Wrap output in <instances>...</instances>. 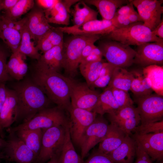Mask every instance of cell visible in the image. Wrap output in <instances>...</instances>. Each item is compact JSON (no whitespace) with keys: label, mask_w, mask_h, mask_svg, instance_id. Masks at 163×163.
Returning a JSON list of instances; mask_svg holds the SVG:
<instances>
[{"label":"cell","mask_w":163,"mask_h":163,"mask_svg":"<svg viewBox=\"0 0 163 163\" xmlns=\"http://www.w3.org/2000/svg\"><path fill=\"white\" fill-rule=\"evenodd\" d=\"M32 77L33 81L51 101L63 109L67 110L71 105L69 77L37 63Z\"/></svg>","instance_id":"6da1fadb"},{"label":"cell","mask_w":163,"mask_h":163,"mask_svg":"<svg viewBox=\"0 0 163 163\" xmlns=\"http://www.w3.org/2000/svg\"><path fill=\"white\" fill-rule=\"evenodd\" d=\"M13 90L18 101L16 121H28L40 111L49 107L51 101L33 80H26L19 83Z\"/></svg>","instance_id":"7a4b0ae2"},{"label":"cell","mask_w":163,"mask_h":163,"mask_svg":"<svg viewBox=\"0 0 163 163\" xmlns=\"http://www.w3.org/2000/svg\"><path fill=\"white\" fill-rule=\"evenodd\" d=\"M101 35H72L65 41L62 48V68L71 77L76 74L82 50L89 43L100 39Z\"/></svg>","instance_id":"3957f363"},{"label":"cell","mask_w":163,"mask_h":163,"mask_svg":"<svg viewBox=\"0 0 163 163\" xmlns=\"http://www.w3.org/2000/svg\"><path fill=\"white\" fill-rule=\"evenodd\" d=\"M101 37L129 46H138L147 43L163 41V39L154 35L142 22L131 23L124 27L115 29L109 34Z\"/></svg>","instance_id":"277c9868"},{"label":"cell","mask_w":163,"mask_h":163,"mask_svg":"<svg viewBox=\"0 0 163 163\" xmlns=\"http://www.w3.org/2000/svg\"><path fill=\"white\" fill-rule=\"evenodd\" d=\"M64 110L57 106L45 109L29 120L9 129L8 131L14 132L23 129L44 130L54 126H66L69 123V119Z\"/></svg>","instance_id":"5b68a950"},{"label":"cell","mask_w":163,"mask_h":163,"mask_svg":"<svg viewBox=\"0 0 163 163\" xmlns=\"http://www.w3.org/2000/svg\"><path fill=\"white\" fill-rule=\"evenodd\" d=\"M97 47L107 62L116 67L124 68L133 63L136 52L129 46L105 39L99 42Z\"/></svg>","instance_id":"8992f818"},{"label":"cell","mask_w":163,"mask_h":163,"mask_svg":"<svg viewBox=\"0 0 163 163\" xmlns=\"http://www.w3.org/2000/svg\"><path fill=\"white\" fill-rule=\"evenodd\" d=\"M68 125L42 130L41 148L36 161L43 163L59 156L65 142Z\"/></svg>","instance_id":"52a82bcc"},{"label":"cell","mask_w":163,"mask_h":163,"mask_svg":"<svg viewBox=\"0 0 163 163\" xmlns=\"http://www.w3.org/2000/svg\"><path fill=\"white\" fill-rule=\"evenodd\" d=\"M136 98L141 124L163 120L162 96L152 93Z\"/></svg>","instance_id":"ba28073f"},{"label":"cell","mask_w":163,"mask_h":163,"mask_svg":"<svg viewBox=\"0 0 163 163\" xmlns=\"http://www.w3.org/2000/svg\"><path fill=\"white\" fill-rule=\"evenodd\" d=\"M69 112V127L73 143L79 145L82 138L89 126L97 117L94 112L72 106L67 110Z\"/></svg>","instance_id":"9c48e42d"},{"label":"cell","mask_w":163,"mask_h":163,"mask_svg":"<svg viewBox=\"0 0 163 163\" xmlns=\"http://www.w3.org/2000/svg\"><path fill=\"white\" fill-rule=\"evenodd\" d=\"M69 79L71 105L92 111L100 94L91 89L86 83L77 82L70 77Z\"/></svg>","instance_id":"30bf717a"},{"label":"cell","mask_w":163,"mask_h":163,"mask_svg":"<svg viewBox=\"0 0 163 163\" xmlns=\"http://www.w3.org/2000/svg\"><path fill=\"white\" fill-rule=\"evenodd\" d=\"M102 116L96 117L87 128L82 138L79 146L83 160L89 151L104 138L107 133L109 125Z\"/></svg>","instance_id":"8fae6325"},{"label":"cell","mask_w":163,"mask_h":163,"mask_svg":"<svg viewBox=\"0 0 163 163\" xmlns=\"http://www.w3.org/2000/svg\"><path fill=\"white\" fill-rule=\"evenodd\" d=\"M137 8L144 25L153 31L160 23L163 12L162 0H130Z\"/></svg>","instance_id":"7c38bea8"},{"label":"cell","mask_w":163,"mask_h":163,"mask_svg":"<svg viewBox=\"0 0 163 163\" xmlns=\"http://www.w3.org/2000/svg\"><path fill=\"white\" fill-rule=\"evenodd\" d=\"M133 63L143 68L163 64V41L149 42L137 46Z\"/></svg>","instance_id":"4fadbf2b"},{"label":"cell","mask_w":163,"mask_h":163,"mask_svg":"<svg viewBox=\"0 0 163 163\" xmlns=\"http://www.w3.org/2000/svg\"><path fill=\"white\" fill-rule=\"evenodd\" d=\"M8 138L3 149L6 157L17 163H32L36 160L33 152L14 133L9 132Z\"/></svg>","instance_id":"5bb4252c"},{"label":"cell","mask_w":163,"mask_h":163,"mask_svg":"<svg viewBox=\"0 0 163 163\" xmlns=\"http://www.w3.org/2000/svg\"><path fill=\"white\" fill-rule=\"evenodd\" d=\"M63 33L72 35H106L116 29L111 20H95L79 26L59 27Z\"/></svg>","instance_id":"9a60e30c"},{"label":"cell","mask_w":163,"mask_h":163,"mask_svg":"<svg viewBox=\"0 0 163 163\" xmlns=\"http://www.w3.org/2000/svg\"><path fill=\"white\" fill-rule=\"evenodd\" d=\"M25 17V26L35 42H37L53 27L47 22L43 10L37 5H34Z\"/></svg>","instance_id":"2e32d148"},{"label":"cell","mask_w":163,"mask_h":163,"mask_svg":"<svg viewBox=\"0 0 163 163\" xmlns=\"http://www.w3.org/2000/svg\"><path fill=\"white\" fill-rule=\"evenodd\" d=\"M134 139L141 145L151 159L161 160L163 157V131L144 134L135 133Z\"/></svg>","instance_id":"e0dca14e"},{"label":"cell","mask_w":163,"mask_h":163,"mask_svg":"<svg viewBox=\"0 0 163 163\" xmlns=\"http://www.w3.org/2000/svg\"><path fill=\"white\" fill-rule=\"evenodd\" d=\"M18 101L14 90L7 88V97L0 113V132L10 127L16 121L18 117Z\"/></svg>","instance_id":"ac0fdd59"},{"label":"cell","mask_w":163,"mask_h":163,"mask_svg":"<svg viewBox=\"0 0 163 163\" xmlns=\"http://www.w3.org/2000/svg\"><path fill=\"white\" fill-rule=\"evenodd\" d=\"M79 0H59L52 8L44 10L49 23L68 25L69 23L71 6L80 1Z\"/></svg>","instance_id":"d6986e66"},{"label":"cell","mask_w":163,"mask_h":163,"mask_svg":"<svg viewBox=\"0 0 163 163\" xmlns=\"http://www.w3.org/2000/svg\"><path fill=\"white\" fill-rule=\"evenodd\" d=\"M136 153L135 140L126 135L122 143L107 155L116 163H133Z\"/></svg>","instance_id":"ffe728a7"},{"label":"cell","mask_w":163,"mask_h":163,"mask_svg":"<svg viewBox=\"0 0 163 163\" xmlns=\"http://www.w3.org/2000/svg\"><path fill=\"white\" fill-rule=\"evenodd\" d=\"M126 135L116 125L111 122L106 136L99 143L97 151L108 155L122 143Z\"/></svg>","instance_id":"44dd1931"},{"label":"cell","mask_w":163,"mask_h":163,"mask_svg":"<svg viewBox=\"0 0 163 163\" xmlns=\"http://www.w3.org/2000/svg\"><path fill=\"white\" fill-rule=\"evenodd\" d=\"M86 4L96 7L100 14L102 20H111L118 9L129 2L127 0H85Z\"/></svg>","instance_id":"7402d4cb"},{"label":"cell","mask_w":163,"mask_h":163,"mask_svg":"<svg viewBox=\"0 0 163 163\" xmlns=\"http://www.w3.org/2000/svg\"><path fill=\"white\" fill-rule=\"evenodd\" d=\"M62 45L55 46L41 55L37 64L59 72L62 68Z\"/></svg>","instance_id":"603a6c76"},{"label":"cell","mask_w":163,"mask_h":163,"mask_svg":"<svg viewBox=\"0 0 163 163\" xmlns=\"http://www.w3.org/2000/svg\"><path fill=\"white\" fill-rule=\"evenodd\" d=\"M12 133H14L33 152L37 159L41 148L42 130L40 129H23Z\"/></svg>","instance_id":"cb8c5ba5"},{"label":"cell","mask_w":163,"mask_h":163,"mask_svg":"<svg viewBox=\"0 0 163 163\" xmlns=\"http://www.w3.org/2000/svg\"><path fill=\"white\" fill-rule=\"evenodd\" d=\"M119 109L111 90L107 86L100 94L97 103L92 111L102 116L106 113H113Z\"/></svg>","instance_id":"d4e9b609"},{"label":"cell","mask_w":163,"mask_h":163,"mask_svg":"<svg viewBox=\"0 0 163 163\" xmlns=\"http://www.w3.org/2000/svg\"><path fill=\"white\" fill-rule=\"evenodd\" d=\"M63 33L59 27H53L37 40L36 46L39 51L44 53L55 46L62 45Z\"/></svg>","instance_id":"484cf974"},{"label":"cell","mask_w":163,"mask_h":163,"mask_svg":"<svg viewBox=\"0 0 163 163\" xmlns=\"http://www.w3.org/2000/svg\"><path fill=\"white\" fill-rule=\"evenodd\" d=\"M133 76L130 90L136 97L152 93V90L149 79L145 76L142 70L136 69L131 71Z\"/></svg>","instance_id":"4316f807"},{"label":"cell","mask_w":163,"mask_h":163,"mask_svg":"<svg viewBox=\"0 0 163 163\" xmlns=\"http://www.w3.org/2000/svg\"><path fill=\"white\" fill-rule=\"evenodd\" d=\"M97 11L88 6L83 1L75 4L72 12L74 25L79 26L89 21L97 19Z\"/></svg>","instance_id":"83f0119b"},{"label":"cell","mask_w":163,"mask_h":163,"mask_svg":"<svg viewBox=\"0 0 163 163\" xmlns=\"http://www.w3.org/2000/svg\"><path fill=\"white\" fill-rule=\"evenodd\" d=\"M144 75L150 80L152 88L155 93L163 96V67L156 65L144 67Z\"/></svg>","instance_id":"f1b7e54d"},{"label":"cell","mask_w":163,"mask_h":163,"mask_svg":"<svg viewBox=\"0 0 163 163\" xmlns=\"http://www.w3.org/2000/svg\"><path fill=\"white\" fill-rule=\"evenodd\" d=\"M132 79L131 72L124 68L116 67L107 86L128 92L130 90Z\"/></svg>","instance_id":"f546056e"},{"label":"cell","mask_w":163,"mask_h":163,"mask_svg":"<svg viewBox=\"0 0 163 163\" xmlns=\"http://www.w3.org/2000/svg\"><path fill=\"white\" fill-rule=\"evenodd\" d=\"M81 156L76 152L72 140L69 125L66 127L64 144L59 157V163H83Z\"/></svg>","instance_id":"4dcf8cb0"},{"label":"cell","mask_w":163,"mask_h":163,"mask_svg":"<svg viewBox=\"0 0 163 163\" xmlns=\"http://www.w3.org/2000/svg\"><path fill=\"white\" fill-rule=\"evenodd\" d=\"M0 38L11 50L12 53L18 51L21 40V33L8 26L0 19Z\"/></svg>","instance_id":"1f68e13d"},{"label":"cell","mask_w":163,"mask_h":163,"mask_svg":"<svg viewBox=\"0 0 163 163\" xmlns=\"http://www.w3.org/2000/svg\"><path fill=\"white\" fill-rule=\"evenodd\" d=\"M21 38L18 51L29 57L37 60L40 58L41 54L34 45V41L30 31L24 26L21 33Z\"/></svg>","instance_id":"d6a6232c"},{"label":"cell","mask_w":163,"mask_h":163,"mask_svg":"<svg viewBox=\"0 0 163 163\" xmlns=\"http://www.w3.org/2000/svg\"><path fill=\"white\" fill-rule=\"evenodd\" d=\"M105 62L102 60L80 63L79 67L80 72L89 87L98 77Z\"/></svg>","instance_id":"836d02e7"},{"label":"cell","mask_w":163,"mask_h":163,"mask_svg":"<svg viewBox=\"0 0 163 163\" xmlns=\"http://www.w3.org/2000/svg\"><path fill=\"white\" fill-rule=\"evenodd\" d=\"M34 5V0H18L11 9L5 11L2 16L10 20L16 21L22 15L31 9Z\"/></svg>","instance_id":"e575fe53"},{"label":"cell","mask_w":163,"mask_h":163,"mask_svg":"<svg viewBox=\"0 0 163 163\" xmlns=\"http://www.w3.org/2000/svg\"><path fill=\"white\" fill-rule=\"evenodd\" d=\"M115 67L107 62H105L98 77L90 88L93 89L95 88H104L107 86Z\"/></svg>","instance_id":"d590c367"},{"label":"cell","mask_w":163,"mask_h":163,"mask_svg":"<svg viewBox=\"0 0 163 163\" xmlns=\"http://www.w3.org/2000/svg\"><path fill=\"white\" fill-rule=\"evenodd\" d=\"M111 122H115L133 118H140L136 108L133 105L125 107L113 113L108 114Z\"/></svg>","instance_id":"8d00e7d4"},{"label":"cell","mask_w":163,"mask_h":163,"mask_svg":"<svg viewBox=\"0 0 163 163\" xmlns=\"http://www.w3.org/2000/svg\"><path fill=\"white\" fill-rule=\"evenodd\" d=\"M26 56L17 51L13 53L6 64V69L11 77L15 78L18 71L25 62Z\"/></svg>","instance_id":"74e56055"},{"label":"cell","mask_w":163,"mask_h":163,"mask_svg":"<svg viewBox=\"0 0 163 163\" xmlns=\"http://www.w3.org/2000/svg\"><path fill=\"white\" fill-rule=\"evenodd\" d=\"M111 90L113 95L120 109L133 105L134 102L128 91L107 86Z\"/></svg>","instance_id":"f35d334b"},{"label":"cell","mask_w":163,"mask_h":163,"mask_svg":"<svg viewBox=\"0 0 163 163\" xmlns=\"http://www.w3.org/2000/svg\"><path fill=\"white\" fill-rule=\"evenodd\" d=\"M135 131L139 134H144L163 131V120L156 122L141 124L138 126Z\"/></svg>","instance_id":"ab89813d"},{"label":"cell","mask_w":163,"mask_h":163,"mask_svg":"<svg viewBox=\"0 0 163 163\" xmlns=\"http://www.w3.org/2000/svg\"><path fill=\"white\" fill-rule=\"evenodd\" d=\"M140 122V118H133L115 122H111L118 126L126 135L135 131Z\"/></svg>","instance_id":"60d3db41"},{"label":"cell","mask_w":163,"mask_h":163,"mask_svg":"<svg viewBox=\"0 0 163 163\" xmlns=\"http://www.w3.org/2000/svg\"><path fill=\"white\" fill-rule=\"evenodd\" d=\"M7 57L6 51L0 47V83L5 82L11 79L6 69Z\"/></svg>","instance_id":"b9f144b4"},{"label":"cell","mask_w":163,"mask_h":163,"mask_svg":"<svg viewBox=\"0 0 163 163\" xmlns=\"http://www.w3.org/2000/svg\"><path fill=\"white\" fill-rule=\"evenodd\" d=\"M83 163H116L107 155L98 151L91 154Z\"/></svg>","instance_id":"7bdbcfd3"},{"label":"cell","mask_w":163,"mask_h":163,"mask_svg":"<svg viewBox=\"0 0 163 163\" xmlns=\"http://www.w3.org/2000/svg\"><path fill=\"white\" fill-rule=\"evenodd\" d=\"M136 142V159L135 163H152L151 159L149 156L140 144L137 141Z\"/></svg>","instance_id":"ee69618b"},{"label":"cell","mask_w":163,"mask_h":163,"mask_svg":"<svg viewBox=\"0 0 163 163\" xmlns=\"http://www.w3.org/2000/svg\"><path fill=\"white\" fill-rule=\"evenodd\" d=\"M128 16L120 15L115 14L111 20L116 29L124 27L131 24L128 19Z\"/></svg>","instance_id":"f6af8a7d"},{"label":"cell","mask_w":163,"mask_h":163,"mask_svg":"<svg viewBox=\"0 0 163 163\" xmlns=\"http://www.w3.org/2000/svg\"><path fill=\"white\" fill-rule=\"evenodd\" d=\"M103 56L100 50L97 47L95 46L91 54L81 62L100 61L102 60Z\"/></svg>","instance_id":"bcb514c9"},{"label":"cell","mask_w":163,"mask_h":163,"mask_svg":"<svg viewBox=\"0 0 163 163\" xmlns=\"http://www.w3.org/2000/svg\"><path fill=\"white\" fill-rule=\"evenodd\" d=\"M129 2L125 5H123L118 9L116 14L122 15H128L131 13L135 11L133 5L130 0Z\"/></svg>","instance_id":"7dc6e473"},{"label":"cell","mask_w":163,"mask_h":163,"mask_svg":"<svg viewBox=\"0 0 163 163\" xmlns=\"http://www.w3.org/2000/svg\"><path fill=\"white\" fill-rule=\"evenodd\" d=\"M35 1L37 6L44 10L52 8L59 0H37Z\"/></svg>","instance_id":"c3c4849f"},{"label":"cell","mask_w":163,"mask_h":163,"mask_svg":"<svg viewBox=\"0 0 163 163\" xmlns=\"http://www.w3.org/2000/svg\"><path fill=\"white\" fill-rule=\"evenodd\" d=\"M95 41L88 43L84 47L81 54L80 62L86 59L91 53L94 47Z\"/></svg>","instance_id":"681fc988"},{"label":"cell","mask_w":163,"mask_h":163,"mask_svg":"<svg viewBox=\"0 0 163 163\" xmlns=\"http://www.w3.org/2000/svg\"><path fill=\"white\" fill-rule=\"evenodd\" d=\"M7 96V88L5 82L0 83V113Z\"/></svg>","instance_id":"f907efd6"},{"label":"cell","mask_w":163,"mask_h":163,"mask_svg":"<svg viewBox=\"0 0 163 163\" xmlns=\"http://www.w3.org/2000/svg\"><path fill=\"white\" fill-rule=\"evenodd\" d=\"M18 0H1V8L5 11L11 9L16 4Z\"/></svg>","instance_id":"816d5d0a"},{"label":"cell","mask_w":163,"mask_h":163,"mask_svg":"<svg viewBox=\"0 0 163 163\" xmlns=\"http://www.w3.org/2000/svg\"><path fill=\"white\" fill-rule=\"evenodd\" d=\"M152 34L160 39H163V20L162 19L159 24L152 31Z\"/></svg>","instance_id":"f5cc1de1"},{"label":"cell","mask_w":163,"mask_h":163,"mask_svg":"<svg viewBox=\"0 0 163 163\" xmlns=\"http://www.w3.org/2000/svg\"><path fill=\"white\" fill-rule=\"evenodd\" d=\"M128 18L131 23L138 22H143L139 14L135 10L128 15Z\"/></svg>","instance_id":"db71d44e"},{"label":"cell","mask_w":163,"mask_h":163,"mask_svg":"<svg viewBox=\"0 0 163 163\" xmlns=\"http://www.w3.org/2000/svg\"><path fill=\"white\" fill-rule=\"evenodd\" d=\"M6 144V141L0 137V150L3 149Z\"/></svg>","instance_id":"11a10c76"},{"label":"cell","mask_w":163,"mask_h":163,"mask_svg":"<svg viewBox=\"0 0 163 163\" xmlns=\"http://www.w3.org/2000/svg\"><path fill=\"white\" fill-rule=\"evenodd\" d=\"M59 157H55L50 159L47 163H59Z\"/></svg>","instance_id":"9f6ffc18"},{"label":"cell","mask_w":163,"mask_h":163,"mask_svg":"<svg viewBox=\"0 0 163 163\" xmlns=\"http://www.w3.org/2000/svg\"><path fill=\"white\" fill-rule=\"evenodd\" d=\"M1 0H0V12L1 11ZM0 16H1V15H0Z\"/></svg>","instance_id":"6f0895ef"},{"label":"cell","mask_w":163,"mask_h":163,"mask_svg":"<svg viewBox=\"0 0 163 163\" xmlns=\"http://www.w3.org/2000/svg\"><path fill=\"white\" fill-rule=\"evenodd\" d=\"M0 136H2V134H1V132H0Z\"/></svg>","instance_id":"680465c9"},{"label":"cell","mask_w":163,"mask_h":163,"mask_svg":"<svg viewBox=\"0 0 163 163\" xmlns=\"http://www.w3.org/2000/svg\"><path fill=\"white\" fill-rule=\"evenodd\" d=\"M163 163V162H162V163Z\"/></svg>","instance_id":"91938a15"}]
</instances>
